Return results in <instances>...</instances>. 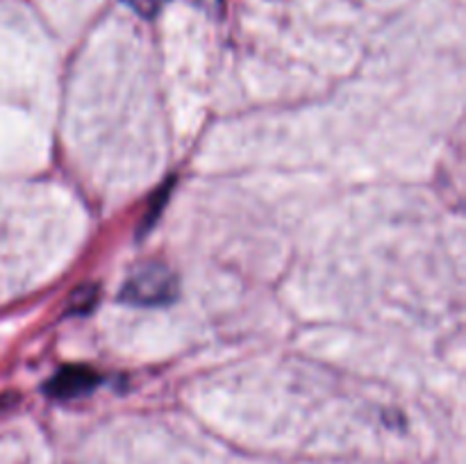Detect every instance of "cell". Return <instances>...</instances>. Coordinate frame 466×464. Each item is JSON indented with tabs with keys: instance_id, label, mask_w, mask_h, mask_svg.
<instances>
[{
	"instance_id": "cell-1",
	"label": "cell",
	"mask_w": 466,
	"mask_h": 464,
	"mask_svg": "<svg viewBox=\"0 0 466 464\" xmlns=\"http://www.w3.org/2000/svg\"><path fill=\"white\" fill-rule=\"evenodd\" d=\"M177 296V280L164 264L148 262L137 267L123 285L118 298L127 305L155 308L173 303Z\"/></svg>"
},
{
	"instance_id": "cell-2",
	"label": "cell",
	"mask_w": 466,
	"mask_h": 464,
	"mask_svg": "<svg viewBox=\"0 0 466 464\" xmlns=\"http://www.w3.org/2000/svg\"><path fill=\"white\" fill-rule=\"evenodd\" d=\"M98 385L100 376L94 368L73 364V367H64L55 373L53 380L46 385V394L50 398H77V396L94 391Z\"/></svg>"
},
{
	"instance_id": "cell-3",
	"label": "cell",
	"mask_w": 466,
	"mask_h": 464,
	"mask_svg": "<svg viewBox=\"0 0 466 464\" xmlns=\"http://www.w3.org/2000/svg\"><path fill=\"white\" fill-rule=\"evenodd\" d=\"M96 300H98V289H96V287H91V285H86V287H80V289H77L76 294L71 296L68 305H71V312L85 314V312H89L91 308H94Z\"/></svg>"
},
{
	"instance_id": "cell-4",
	"label": "cell",
	"mask_w": 466,
	"mask_h": 464,
	"mask_svg": "<svg viewBox=\"0 0 466 464\" xmlns=\"http://www.w3.org/2000/svg\"><path fill=\"white\" fill-rule=\"evenodd\" d=\"M126 3L141 16H155L167 0H126Z\"/></svg>"
},
{
	"instance_id": "cell-5",
	"label": "cell",
	"mask_w": 466,
	"mask_h": 464,
	"mask_svg": "<svg viewBox=\"0 0 466 464\" xmlns=\"http://www.w3.org/2000/svg\"><path fill=\"white\" fill-rule=\"evenodd\" d=\"M191 3L198 5V7H205V9H214L218 3H221V0H191Z\"/></svg>"
}]
</instances>
